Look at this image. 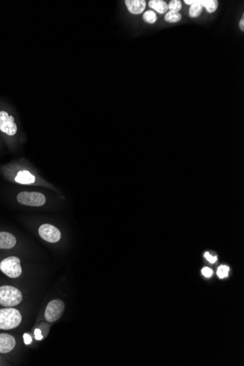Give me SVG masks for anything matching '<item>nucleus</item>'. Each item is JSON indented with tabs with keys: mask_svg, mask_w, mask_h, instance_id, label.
<instances>
[{
	"mask_svg": "<svg viewBox=\"0 0 244 366\" xmlns=\"http://www.w3.org/2000/svg\"><path fill=\"white\" fill-rule=\"evenodd\" d=\"M23 296L18 289L12 286L0 287V304L5 307L18 306L22 301Z\"/></svg>",
	"mask_w": 244,
	"mask_h": 366,
	"instance_id": "nucleus-4",
	"label": "nucleus"
},
{
	"mask_svg": "<svg viewBox=\"0 0 244 366\" xmlns=\"http://www.w3.org/2000/svg\"><path fill=\"white\" fill-rule=\"evenodd\" d=\"M149 6L161 15L168 11V4L162 0H151L149 2Z\"/></svg>",
	"mask_w": 244,
	"mask_h": 366,
	"instance_id": "nucleus-12",
	"label": "nucleus"
},
{
	"mask_svg": "<svg viewBox=\"0 0 244 366\" xmlns=\"http://www.w3.org/2000/svg\"><path fill=\"white\" fill-rule=\"evenodd\" d=\"M4 174L7 178L16 184L21 185H31L35 182L36 178L31 171L24 168H21L18 163H12L4 167Z\"/></svg>",
	"mask_w": 244,
	"mask_h": 366,
	"instance_id": "nucleus-2",
	"label": "nucleus"
},
{
	"mask_svg": "<svg viewBox=\"0 0 244 366\" xmlns=\"http://www.w3.org/2000/svg\"><path fill=\"white\" fill-rule=\"evenodd\" d=\"M201 5L203 8H206L209 14L214 13L219 6L217 0H201Z\"/></svg>",
	"mask_w": 244,
	"mask_h": 366,
	"instance_id": "nucleus-14",
	"label": "nucleus"
},
{
	"mask_svg": "<svg viewBox=\"0 0 244 366\" xmlns=\"http://www.w3.org/2000/svg\"><path fill=\"white\" fill-rule=\"evenodd\" d=\"M203 8L201 5V0H194V3L190 5L189 16L191 18H197L201 15Z\"/></svg>",
	"mask_w": 244,
	"mask_h": 366,
	"instance_id": "nucleus-13",
	"label": "nucleus"
},
{
	"mask_svg": "<svg viewBox=\"0 0 244 366\" xmlns=\"http://www.w3.org/2000/svg\"><path fill=\"white\" fill-rule=\"evenodd\" d=\"M0 271L9 278H18L22 274L21 260L16 256L5 258L0 262Z\"/></svg>",
	"mask_w": 244,
	"mask_h": 366,
	"instance_id": "nucleus-5",
	"label": "nucleus"
},
{
	"mask_svg": "<svg viewBox=\"0 0 244 366\" xmlns=\"http://www.w3.org/2000/svg\"><path fill=\"white\" fill-rule=\"evenodd\" d=\"M38 232L41 238L49 243L59 242L62 236L59 229L49 224L42 225L39 228Z\"/></svg>",
	"mask_w": 244,
	"mask_h": 366,
	"instance_id": "nucleus-8",
	"label": "nucleus"
},
{
	"mask_svg": "<svg viewBox=\"0 0 244 366\" xmlns=\"http://www.w3.org/2000/svg\"><path fill=\"white\" fill-rule=\"evenodd\" d=\"M17 239L13 234L6 231L0 232V249H11L15 247Z\"/></svg>",
	"mask_w": 244,
	"mask_h": 366,
	"instance_id": "nucleus-11",
	"label": "nucleus"
},
{
	"mask_svg": "<svg viewBox=\"0 0 244 366\" xmlns=\"http://www.w3.org/2000/svg\"><path fill=\"white\" fill-rule=\"evenodd\" d=\"M124 3L127 11L133 15H140L146 9V2L144 0H126Z\"/></svg>",
	"mask_w": 244,
	"mask_h": 366,
	"instance_id": "nucleus-10",
	"label": "nucleus"
},
{
	"mask_svg": "<svg viewBox=\"0 0 244 366\" xmlns=\"http://www.w3.org/2000/svg\"><path fill=\"white\" fill-rule=\"evenodd\" d=\"M22 316L17 309L5 307L0 309V330L14 329L21 324Z\"/></svg>",
	"mask_w": 244,
	"mask_h": 366,
	"instance_id": "nucleus-3",
	"label": "nucleus"
},
{
	"mask_svg": "<svg viewBox=\"0 0 244 366\" xmlns=\"http://www.w3.org/2000/svg\"><path fill=\"white\" fill-rule=\"evenodd\" d=\"M229 268L227 265H221L218 268L217 275L220 279H224L227 277L229 274Z\"/></svg>",
	"mask_w": 244,
	"mask_h": 366,
	"instance_id": "nucleus-18",
	"label": "nucleus"
},
{
	"mask_svg": "<svg viewBox=\"0 0 244 366\" xmlns=\"http://www.w3.org/2000/svg\"><path fill=\"white\" fill-rule=\"evenodd\" d=\"M204 256L210 263H215L216 261H217V258H216V257L212 256V255H210V254H209V252H206Z\"/></svg>",
	"mask_w": 244,
	"mask_h": 366,
	"instance_id": "nucleus-19",
	"label": "nucleus"
},
{
	"mask_svg": "<svg viewBox=\"0 0 244 366\" xmlns=\"http://www.w3.org/2000/svg\"><path fill=\"white\" fill-rule=\"evenodd\" d=\"M17 199L20 204L33 207L43 206L46 202L44 194L37 192H21L17 194Z\"/></svg>",
	"mask_w": 244,
	"mask_h": 366,
	"instance_id": "nucleus-6",
	"label": "nucleus"
},
{
	"mask_svg": "<svg viewBox=\"0 0 244 366\" xmlns=\"http://www.w3.org/2000/svg\"><path fill=\"white\" fill-rule=\"evenodd\" d=\"M202 274H203L204 277L209 278V277H211L212 274H213V271H212L210 268L206 267V268H203V270H202Z\"/></svg>",
	"mask_w": 244,
	"mask_h": 366,
	"instance_id": "nucleus-20",
	"label": "nucleus"
},
{
	"mask_svg": "<svg viewBox=\"0 0 244 366\" xmlns=\"http://www.w3.org/2000/svg\"><path fill=\"white\" fill-rule=\"evenodd\" d=\"M168 11H173V12L179 13V11L182 9V3L179 0H172L168 5Z\"/></svg>",
	"mask_w": 244,
	"mask_h": 366,
	"instance_id": "nucleus-17",
	"label": "nucleus"
},
{
	"mask_svg": "<svg viewBox=\"0 0 244 366\" xmlns=\"http://www.w3.org/2000/svg\"><path fill=\"white\" fill-rule=\"evenodd\" d=\"M181 18H182V16L179 13L168 11L165 14V20L168 23L179 22L181 20Z\"/></svg>",
	"mask_w": 244,
	"mask_h": 366,
	"instance_id": "nucleus-15",
	"label": "nucleus"
},
{
	"mask_svg": "<svg viewBox=\"0 0 244 366\" xmlns=\"http://www.w3.org/2000/svg\"><path fill=\"white\" fill-rule=\"evenodd\" d=\"M65 311V303L61 300H53L49 302L45 312V318L49 322L57 321Z\"/></svg>",
	"mask_w": 244,
	"mask_h": 366,
	"instance_id": "nucleus-7",
	"label": "nucleus"
},
{
	"mask_svg": "<svg viewBox=\"0 0 244 366\" xmlns=\"http://www.w3.org/2000/svg\"><path fill=\"white\" fill-rule=\"evenodd\" d=\"M239 27H240V28H241V30H242L243 32H244V16H243L242 18H241V19L240 20Z\"/></svg>",
	"mask_w": 244,
	"mask_h": 366,
	"instance_id": "nucleus-23",
	"label": "nucleus"
},
{
	"mask_svg": "<svg viewBox=\"0 0 244 366\" xmlns=\"http://www.w3.org/2000/svg\"><path fill=\"white\" fill-rule=\"evenodd\" d=\"M16 347V339L13 335L7 333L0 334V353L11 352Z\"/></svg>",
	"mask_w": 244,
	"mask_h": 366,
	"instance_id": "nucleus-9",
	"label": "nucleus"
},
{
	"mask_svg": "<svg viewBox=\"0 0 244 366\" xmlns=\"http://www.w3.org/2000/svg\"><path fill=\"white\" fill-rule=\"evenodd\" d=\"M143 18L145 22L148 24H155L157 21V16L155 11H147L143 14Z\"/></svg>",
	"mask_w": 244,
	"mask_h": 366,
	"instance_id": "nucleus-16",
	"label": "nucleus"
},
{
	"mask_svg": "<svg viewBox=\"0 0 244 366\" xmlns=\"http://www.w3.org/2000/svg\"><path fill=\"white\" fill-rule=\"evenodd\" d=\"M0 134L8 143L12 145L18 135V126L15 116L6 107L0 105Z\"/></svg>",
	"mask_w": 244,
	"mask_h": 366,
	"instance_id": "nucleus-1",
	"label": "nucleus"
},
{
	"mask_svg": "<svg viewBox=\"0 0 244 366\" xmlns=\"http://www.w3.org/2000/svg\"><path fill=\"white\" fill-rule=\"evenodd\" d=\"M35 339L37 340V341H41L43 339V335L42 333L41 330L39 329V328L35 329Z\"/></svg>",
	"mask_w": 244,
	"mask_h": 366,
	"instance_id": "nucleus-21",
	"label": "nucleus"
},
{
	"mask_svg": "<svg viewBox=\"0 0 244 366\" xmlns=\"http://www.w3.org/2000/svg\"><path fill=\"white\" fill-rule=\"evenodd\" d=\"M23 337H24V344H25L26 345H30V344H32L33 339H32V337L30 336L29 334L24 333Z\"/></svg>",
	"mask_w": 244,
	"mask_h": 366,
	"instance_id": "nucleus-22",
	"label": "nucleus"
}]
</instances>
